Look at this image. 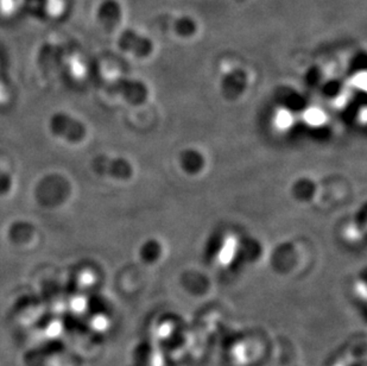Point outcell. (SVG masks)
I'll list each match as a JSON object with an SVG mask.
<instances>
[{
    "instance_id": "obj_3",
    "label": "cell",
    "mask_w": 367,
    "mask_h": 366,
    "mask_svg": "<svg viewBox=\"0 0 367 366\" xmlns=\"http://www.w3.org/2000/svg\"><path fill=\"white\" fill-rule=\"evenodd\" d=\"M292 123H294V117L288 110L282 108L276 113L275 124L279 130H287L292 125Z\"/></svg>"
},
{
    "instance_id": "obj_2",
    "label": "cell",
    "mask_w": 367,
    "mask_h": 366,
    "mask_svg": "<svg viewBox=\"0 0 367 366\" xmlns=\"http://www.w3.org/2000/svg\"><path fill=\"white\" fill-rule=\"evenodd\" d=\"M304 120L309 125L320 126L326 122V115L320 108L311 107L304 113Z\"/></svg>"
},
{
    "instance_id": "obj_1",
    "label": "cell",
    "mask_w": 367,
    "mask_h": 366,
    "mask_svg": "<svg viewBox=\"0 0 367 366\" xmlns=\"http://www.w3.org/2000/svg\"><path fill=\"white\" fill-rule=\"evenodd\" d=\"M237 250V240L234 238H228L226 240L224 247H222L220 254H219V259L222 264H228L236 254Z\"/></svg>"
}]
</instances>
